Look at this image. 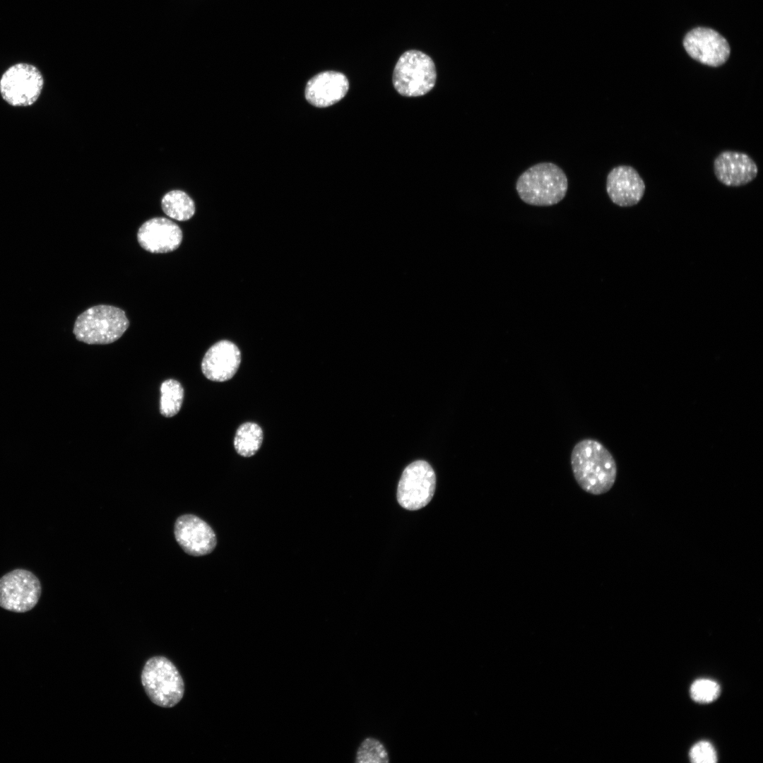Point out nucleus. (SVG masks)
I'll use <instances>...</instances> for the list:
<instances>
[{
	"instance_id": "nucleus-16",
	"label": "nucleus",
	"mask_w": 763,
	"mask_h": 763,
	"mask_svg": "<svg viewBox=\"0 0 763 763\" xmlns=\"http://www.w3.org/2000/svg\"><path fill=\"white\" fill-rule=\"evenodd\" d=\"M161 206L167 216L179 221L190 219L196 211L192 199L181 190L167 192L162 199Z\"/></svg>"
},
{
	"instance_id": "nucleus-17",
	"label": "nucleus",
	"mask_w": 763,
	"mask_h": 763,
	"mask_svg": "<svg viewBox=\"0 0 763 763\" xmlns=\"http://www.w3.org/2000/svg\"><path fill=\"white\" fill-rule=\"evenodd\" d=\"M264 439L261 427L254 422L242 424L237 430L234 438V447L242 456H254L260 449Z\"/></svg>"
},
{
	"instance_id": "nucleus-21",
	"label": "nucleus",
	"mask_w": 763,
	"mask_h": 763,
	"mask_svg": "<svg viewBox=\"0 0 763 763\" xmlns=\"http://www.w3.org/2000/svg\"><path fill=\"white\" fill-rule=\"evenodd\" d=\"M690 757L692 762L696 763H714L717 761L716 750L707 741L695 744L690 751Z\"/></svg>"
},
{
	"instance_id": "nucleus-14",
	"label": "nucleus",
	"mask_w": 763,
	"mask_h": 763,
	"mask_svg": "<svg viewBox=\"0 0 763 763\" xmlns=\"http://www.w3.org/2000/svg\"><path fill=\"white\" fill-rule=\"evenodd\" d=\"M717 179L728 187H740L751 182L757 175L755 162L746 153L726 150L714 161Z\"/></svg>"
},
{
	"instance_id": "nucleus-4",
	"label": "nucleus",
	"mask_w": 763,
	"mask_h": 763,
	"mask_svg": "<svg viewBox=\"0 0 763 763\" xmlns=\"http://www.w3.org/2000/svg\"><path fill=\"white\" fill-rule=\"evenodd\" d=\"M141 680L146 694L155 705L171 708L184 694V682L174 663L162 656L150 658L141 671Z\"/></svg>"
},
{
	"instance_id": "nucleus-3",
	"label": "nucleus",
	"mask_w": 763,
	"mask_h": 763,
	"mask_svg": "<svg viewBox=\"0 0 763 763\" xmlns=\"http://www.w3.org/2000/svg\"><path fill=\"white\" fill-rule=\"evenodd\" d=\"M129 321L122 309L106 304L88 308L76 319L73 333L87 344H109L118 340Z\"/></svg>"
},
{
	"instance_id": "nucleus-1",
	"label": "nucleus",
	"mask_w": 763,
	"mask_h": 763,
	"mask_svg": "<svg viewBox=\"0 0 763 763\" xmlns=\"http://www.w3.org/2000/svg\"><path fill=\"white\" fill-rule=\"evenodd\" d=\"M571 465L576 481L588 493L604 494L615 483V461L609 451L596 440L585 439L579 442L572 449Z\"/></svg>"
},
{
	"instance_id": "nucleus-5",
	"label": "nucleus",
	"mask_w": 763,
	"mask_h": 763,
	"mask_svg": "<svg viewBox=\"0 0 763 763\" xmlns=\"http://www.w3.org/2000/svg\"><path fill=\"white\" fill-rule=\"evenodd\" d=\"M435 65L424 52L410 49L399 57L394 67L392 81L396 90L407 97L421 96L434 86Z\"/></svg>"
},
{
	"instance_id": "nucleus-20",
	"label": "nucleus",
	"mask_w": 763,
	"mask_h": 763,
	"mask_svg": "<svg viewBox=\"0 0 763 763\" xmlns=\"http://www.w3.org/2000/svg\"><path fill=\"white\" fill-rule=\"evenodd\" d=\"M720 687L717 682L709 679L694 681L690 687L692 698L699 703H709L719 695Z\"/></svg>"
},
{
	"instance_id": "nucleus-8",
	"label": "nucleus",
	"mask_w": 763,
	"mask_h": 763,
	"mask_svg": "<svg viewBox=\"0 0 763 763\" xmlns=\"http://www.w3.org/2000/svg\"><path fill=\"white\" fill-rule=\"evenodd\" d=\"M42 588L31 572L17 569L0 578V607L9 611L25 613L37 603Z\"/></svg>"
},
{
	"instance_id": "nucleus-15",
	"label": "nucleus",
	"mask_w": 763,
	"mask_h": 763,
	"mask_svg": "<svg viewBox=\"0 0 763 763\" xmlns=\"http://www.w3.org/2000/svg\"><path fill=\"white\" fill-rule=\"evenodd\" d=\"M349 89L347 77L335 71L320 72L307 83L304 95L309 103L317 107H326L342 100Z\"/></svg>"
},
{
	"instance_id": "nucleus-7",
	"label": "nucleus",
	"mask_w": 763,
	"mask_h": 763,
	"mask_svg": "<svg viewBox=\"0 0 763 763\" xmlns=\"http://www.w3.org/2000/svg\"><path fill=\"white\" fill-rule=\"evenodd\" d=\"M436 485L435 473L422 460L409 464L403 471L397 489L399 504L408 510H418L432 499Z\"/></svg>"
},
{
	"instance_id": "nucleus-6",
	"label": "nucleus",
	"mask_w": 763,
	"mask_h": 763,
	"mask_svg": "<svg viewBox=\"0 0 763 763\" xmlns=\"http://www.w3.org/2000/svg\"><path fill=\"white\" fill-rule=\"evenodd\" d=\"M44 77L34 65L17 63L10 66L0 78V93L13 107H28L39 98Z\"/></svg>"
},
{
	"instance_id": "nucleus-2",
	"label": "nucleus",
	"mask_w": 763,
	"mask_h": 763,
	"mask_svg": "<svg viewBox=\"0 0 763 763\" xmlns=\"http://www.w3.org/2000/svg\"><path fill=\"white\" fill-rule=\"evenodd\" d=\"M568 189L564 171L552 162L536 164L520 175L516 190L526 203L536 206H550L561 201Z\"/></svg>"
},
{
	"instance_id": "nucleus-10",
	"label": "nucleus",
	"mask_w": 763,
	"mask_h": 763,
	"mask_svg": "<svg viewBox=\"0 0 763 763\" xmlns=\"http://www.w3.org/2000/svg\"><path fill=\"white\" fill-rule=\"evenodd\" d=\"M175 536L183 550L192 556L211 553L217 543L212 528L193 514H184L176 520Z\"/></svg>"
},
{
	"instance_id": "nucleus-11",
	"label": "nucleus",
	"mask_w": 763,
	"mask_h": 763,
	"mask_svg": "<svg viewBox=\"0 0 763 763\" xmlns=\"http://www.w3.org/2000/svg\"><path fill=\"white\" fill-rule=\"evenodd\" d=\"M137 239L145 250L155 254L177 249L182 240L179 227L170 219L158 217L146 221L138 229Z\"/></svg>"
},
{
	"instance_id": "nucleus-18",
	"label": "nucleus",
	"mask_w": 763,
	"mask_h": 763,
	"mask_svg": "<svg viewBox=\"0 0 763 763\" xmlns=\"http://www.w3.org/2000/svg\"><path fill=\"white\" fill-rule=\"evenodd\" d=\"M160 393V413L167 418L177 414L184 398V389L181 384L172 379H167L161 384Z\"/></svg>"
},
{
	"instance_id": "nucleus-19",
	"label": "nucleus",
	"mask_w": 763,
	"mask_h": 763,
	"mask_svg": "<svg viewBox=\"0 0 763 763\" xmlns=\"http://www.w3.org/2000/svg\"><path fill=\"white\" fill-rule=\"evenodd\" d=\"M357 763H387L389 762L388 751L377 738H365L359 745L355 756Z\"/></svg>"
},
{
	"instance_id": "nucleus-9",
	"label": "nucleus",
	"mask_w": 763,
	"mask_h": 763,
	"mask_svg": "<svg viewBox=\"0 0 763 763\" xmlns=\"http://www.w3.org/2000/svg\"><path fill=\"white\" fill-rule=\"evenodd\" d=\"M683 46L693 59L713 67L725 64L731 53L727 40L709 28L698 27L690 30L684 37Z\"/></svg>"
},
{
	"instance_id": "nucleus-13",
	"label": "nucleus",
	"mask_w": 763,
	"mask_h": 763,
	"mask_svg": "<svg viewBox=\"0 0 763 763\" xmlns=\"http://www.w3.org/2000/svg\"><path fill=\"white\" fill-rule=\"evenodd\" d=\"M241 362V352L232 341L221 340L206 353L201 362L204 376L213 382H225L237 372Z\"/></svg>"
},
{
	"instance_id": "nucleus-12",
	"label": "nucleus",
	"mask_w": 763,
	"mask_h": 763,
	"mask_svg": "<svg viewBox=\"0 0 763 763\" xmlns=\"http://www.w3.org/2000/svg\"><path fill=\"white\" fill-rule=\"evenodd\" d=\"M645 188L638 172L629 165L615 167L607 176V194L613 203L621 207L637 205L642 199Z\"/></svg>"
}]
</instances>
